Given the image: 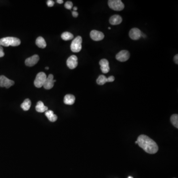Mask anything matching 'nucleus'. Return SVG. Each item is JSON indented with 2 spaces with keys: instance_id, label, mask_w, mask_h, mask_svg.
<instances>
[{
  "instance_id": "f257e3e1",
  "label": "nucleus",
  "mask_w": 178,
  "mask_h": 178,
  "mask_svg": "<svg viewBox=\"0 0 178 178\" xmlns=\"http://www.w3.org/2000/svg\"><path fill=\"white\" fill-rule=\"evenodd\" d=\"M137 141V144L147 153L155 154L158 151V147L156 143L146 135H140Z\"/></svg>"
},
{
  "instance_id": "f03ea898",
  "label": "nucleus",
  "mask_w": 178,
  "mask_h": 178,
  "mask_svg": "<svg viewBox=\"0 0 178 178\" xmlns=\"http://www.w3.org/2000/svg\"><path fill=\"white\" fill-rule=\"evenodd\" d=\"M20 43V40L19 38L16 37H5L0 39V46L4 47H9V46L16 47L19 46Z\"/></svg>"
},
{
  "instance_id": "7ed1b4c3",
  "label": "nucleus",
  "mask_w": 178,
  "mask_h": 178,
  "mask_svg": "<svg viewBox=\"0 0 178 178\" xmlns=\"http://www.w3.org/2000/svg\"><path fill=\"white\" fill-rule=\"evenodd\" d=\"M108 5L110 9L115 11H122L125 7L124 5L120 0H109Z\"/></svg>"
},
{
  "instance_id": "20e7f679",
  "label": "nucleus",
  "mask_w": 178,
  "mask_h": 178,
  "mask_svg": "<svg viewBox=\"0 0 178 178\" xmlns=\"http://www.w3.org/2000/svg\"><path fill=\"white\" fill-rule=\"evenodd\" d=\"M82 38L81 36H77L73 40L71 44V50L74 52H78L82 49Z\"/></svg>"
},
{
  "instance_id": "39448f33",
  "label": "nucleus",
  "mask_w": 178,
  "mask_h": 178,
  "mask_svg": "<svg viewBox=\"0 0 178 178\" xmlns=\"http://www.w3.org/2000/svg\"><path fill=\"white\" fill-rule=\"evenodd\" d=\"M46 74L44 72H39L36 76L35 80L34 81V85L36 87L40 88L43 86L44 82L47 79Z\"/></svg>"
},
{
  "instance_id": "423d86ee",
  "label": "nucleus",
  "mask_w": 178,
  "mask_h": 178,
  "mask_svg": "<svg viewBox=\"0 0 178 178\" xmlns=\"http://www.w3.org/2000/svg\"><path fill=\"white\" fill-rule=\"evenodd\" d=\"M130 58V53L127 50H122L116 55V59L119 62H125Z\"/></svg>"
},
{
  "instance_id": "0eeeda50",
  "label": "nucleus",
  "mask_w": 178,
  "mask_h": 178,
  "mask_svg": "<svg viewBox=\"0 0 178 178\" xmlns=\"http://www.w3.org/2000/svg\"><path fill=\"white\" fill-rule=\"evenodd\" d=\"M15 84V82L10 80L4 75L0 76V87L9 88Z\"/></svg>"
},
{
  "instance_id": "6e6552de",
  "label": "nucleus",
  "mask_w": 178,
  "mask_h": 178,
  "mask_svg": "<svg viewBox=\"0 0 178 178\" xmlns=\"http://www.w3.org/2000/svg\"><path fill=\"white\" fill-rule=\"evenodd\" d=\"M66 64L70 69H73L76 68L78 66L77 57L75 55L70 56L67 60Z\"/></svg>"
},
{
  "instance_id": "1a4fd4ad",
  "label": "nucleus",
  "mask_w": 178,
  "mask_h": 178,
  "mask_svg": "<svg viewBox=\"0 0 178 178\" xmlns=\"http://www.w3.org/2000/svg\"><path fill=\"white\" fill-rule=\"evenodd\" d=\"M90 37L94 41H99L104 39V33L98 30H93L90 32Z\"/></svg>"
},
{
  "instance_id": "9d476101",
  "label": "nucleus",
  "mask_w": 178,
  "mask_h": 178,
  "mask_svg": "<svg viewBox=\"0 0 178 178\" xmlns=\"http://www.w3.org/2000/svg\"><path fill=\"white\" fill-rule=\"evenodd\" d=\"M55 82L56 80L54 79V75L51 74L47 77L46 81L44 84V88L46 90L51 89L54 87V83Z\"/></svg>"
},
{
  "instance_id": "9b49d317",
  "label": "nucleus",
  "mask_w": 178,
  "mask_h": 178,
  "mask_svg": "<svg viewBox=\"0 0 178 178\" xmlns=\"http://www.w3.org/2000/svg\"><path fill=\"white\" fill-rule=\"evenodd\" d=\"M141 30L137 28H134L130 30L129 33L131 39L134 40H139L141 37Z\"/></svg>"
},
{
  "instance_id": "f8f14e48",
  "label": "nucleus",
  "mask_w": 178,
  "mask_h": 178,
  "mask_svg": "<svg viewBox=\"0 0 178 178\" xmlns=\"http://www.w3.org/2000/svg\"><path fill=\"white\" fill-rule=\"evenodd\" d=\"M39 60V56L37 55H35L33 56L28 58L25 60V63L28 66H33L36 64L38 63V61Z\"/></svg>"
},
{
  "instance_id": "ddd939ff",
  "label": "nucleus",
  "mask_w": 178,
  "mask_h": 178,
  "mask_svg": "<svg viewBox=\"0 0 178 178\" xmlns=\"http://www.w3.org/2000/svg\"><path fill=\"white\" fill-rule=\"evenodd\" d=\"M101 69L103 73H108L110 70V67L109 66V62L106 59H101L100 62Z\"/></svg>"
},
{
  "instance_id": "4468645a",
  "label": "nucleus",
  "mask_w": 178,
  "mask_h": 178,
  "mask_svg": "<svg viewBox=\"0 0 178 178\" xmlns=\"http://www.w3.org/2000/svg\"><path fill=\"white\" fill-rule=\"evenodd\" d=\"M122 18L118 15H113L109 19V23L111 25H118L122 22Z\"/></svg>"
},
{
  "instance_id": "2eb2a0df",
  "label": "nucleus",
  "mask_w": 178,
  "mask_h": 178,
  "mask_svg": "<svg viewBox=\"0 0 178 178\" xmlns=\"http://www.w3.org/2000/svg\"><path fill=\"white\" fill-rule=\"evenodd\" d=\"M36 110L38 112L43 113L48 110L47 106H44L43 102L41 101H39L36 106Z\"/></svg>"
},
{
  "instance_id": "dca6fc26",
  "label": "nucleus",
  "mask_w": 178,
  "mask_h": 178,
  "mask_svg": "<svg viewBox=\"0 0 178 178\" xmlns=\"http://www.w3.org/2000/svg\"><path fill=\"white\" fill-rule=\"evenodd\" d=\"M75 98L72 94H66L64 98V103L67 105H72L74 104Z\"/></svg>"
},
{
  "instance_id": "f3484780",
  "label": "nucleus",
  "mask_w": 178,
  "mask_h": 178,
  "mask_svg": "<svg viewBox=\"0 0 178 178\" xmlns=\"http://www.w3.org/2000/svg\"><path fill=\"white\" fill-rule=\"evenodd\" d=\"M45 115L51 122H55L58 119V116L54 114L52 110H47L45 112Z\"/></svg>"
},
{
  "instance_id": "a211bd4d",
  "label": "nucleus",
  "mask_w": 178,
  "mask_h": 178,
  "mask_svg": "<svg viewBox=\"0 0 178 178\" xmlns=\"http://www.w3.org/2000/svg\"><path fill=\"white\" fill-rule=\"evenodd\" d=\"M36 44L38 47L42 48H45L47 46L46 41L42 37H39L37 38L36 40Z\"/></svg>"
},
{
  "instance_id": "6ab92c4d",
  "label": "nucleus",
  "mask_w": 178,
  "mask_h": 178,
  "mask_svg": "<svg viewBox=\"0 0 178 178\" xmlns=\"http://www.w3.org/2000/svg\"><path fill=\"white\" fill-rule=\"evenodd\" d=\"M31 105V102L28 98H27L24 100L23 102L21 105V108L23 109L24 111H27L30 109Z\"/></svg>"
},
{
  "instance_id": "aec40b11",
  "label": "nucleus",
  "mask_w": 178,
  "mask_h": 178,
  "mask_svg": "<svg viewBox=\"0 0 178 178\" xmlns=\"http://www.w3.org/2000/svg\"><path fill=\"white\" fill-rule=\"evenodd\" d=\"M106 82H108V78L103 75H101L99 76L98 78L97 79V84L100 85H103Z\"/></svg>"
},
{
  "instance_id": "412c9836",
  "label": "nucleus",
  "mask_w": 178,
  "mask_h": 178,
  "mask_svg": "<svg viewBox=\"0 0 178 178\" xmlns=\"http://www.w3.org/2000/svg\"><path fill=\"white\" fill-rule=\"evenodd\" d=\"M61 37H62V39L64 41H68V40L72 39L74 38V36L73 34L70 32H65L62 34Z\"/></svg>"
},
{
  "instance_id": "4be33fe9",
  "label": "nucleus",
  "mask_w": 178,
  "mask_h": 178,
  "mask_svg": "<svg viewBox=\"0 0 178 178\" xmlns=\"http://www.w3.org/2000/svg\"><path fill=\"white\" fill-rule=\"evenodd\" d=\"M171 122L173 126L178 128V115L175 114L172 115L171 117Z\"/></svg>"
},
{
  "instance_id": "5701e85b",
  "label": "nucleus",
  "mask_w": 178,
  "mask_h": 178,
  "mask_svg": "<svg viewBox=\"0 0 178 178\" xmlns=\"http://www.w3.org/2000/svg\"><path fill=\"white\" fill-rule=\"evenodd\" d=\"M64 7L67 9H71L73 7V3L70 1L66 2L64 5Z\"/></svg>"
},
{
  "instance_id": "b1692460",
  "label": "nucleus",
  "mask_w": 178,
  "mask_h": 178,
  "mask_svg": "<svg viewBox=\"0 0 178 178\" xmlns=\"http://www.w3.org/2000/svg\"><path fill=\"white\" fill-rule=\"evenodd\" d=\"M47 4L48 7H52L54 6L55 2L53 1H52V0H48V1L47 2Z\"/></svg>"
},
{
  "instance_id": "393cba45",
  "label": "nucleus",
  "mask_w": 178,
  "mask_h": 178,
  "mask_svg": "<svg viewBox=\"0 0 178 178\" xmlns=\"http://www.w3.org/2000/svg\"><path fill=\"white\" fill-rule=\"evenodd\" d=\"M4 49L2 46H0V58L3 57L5 55V53L4 52Z\"/></svg>"
},
{
  "instance_id": "a878e982",
  "label": "nucleus",
  "mask_w": 178,
  "mask_h": 178,
  "mask_svg": "<svg viewBox=\"0 0 178 178\" xmlns=\"http://www.w3.org/2000/svg\"><path fill=\"white\" fill-rule=\"evenodd\" d=\"M108 82H112L115 80V78L113 76H109V78H108Z\"/></svg>"
},
{
  "instance_id": "bb28decb",
  "label": "nucleus",
  "mask_w": 178,
  "mask_h": 178,
  "mask_svg": "<svg viewBox=\"0 0 178 178\" xmlns=\"http://www.w3.org/2000/svg\"><path fill=\"white\" fill-rule=\"evenodd\" d=\"M72 16L74 17H77L78 16V13L76 11H73L72 12Z\"/></svg>"
},
{
  "instance_id": "cd10ccee",
  "label": "nucleus",
  "mask_w": 178,
  "mask_h": 178,
  "mask_svg": "<svg viewBox=\"0 0 178 178\" xmlns=\"http://www.w3.org/2000/svg\"><path fill=\"white\" fill-rule=\"evenodd\" d=\"M174 60L176 64H178V55H176L175 56H174Z\"/></svg>"
},
{
  "instance_id": "c85d7f7f",
  "label": "nucleus",
  "mask_w": 178,
  "mask_h": 178,
  "mask_svg": "<svg viewBox=\"0 0 178 178\" xmlns=\"http://www.w3.org/2000/svg\"><path fill=\"white\" fill-rule=\"evenodd\" d=\"M56 2L59 4H62L63 3V0H57Z\"/></svg>"
},
{
  "instance_id": "c756f323",
  "label": "nucleus",
  "mask_w": 178,
  "mask_h": 178,
  "mask_svg": "<svg viewBox=\"0 0 178 178\" xmlns=\"http://www.w3.org/2000/svg\"><path fill=\"white\" fill-rule=\"evenodd\" d=\"M73 10H74V11H77V7H74Z\"/></svg>"
},
{
  "instance_id": "7c9ffc66",
  "label": "nucleus",
  "mask_w": 178,
  "mask_h": 178,
  "mask_svg": "<svg viewBox=\"0 0 178 178\" xmlns=\"http://www.w3.org/2000/svg\"><path fill=\"white\" fill-rule=\"evenodd\" d=\"M46 69L47 70L48 69H49V67H46Z\"/></svg>"
},
{
  "instance_id": "2f4dec72",
  "label": "nucleus",
  "mask_w": 178,
  "mask_h": 178,
  "mask_svg": "<svg viewBox=\"0 0 178 178\" xmlns=\"http://www.w3.org/2000/svg\"><path fill=\"white\" fill-rule=\"evenodd\" d=\"M128 178H133L132 177H131V176H129Z\"/></svg>"
},
{
  "instance_id": "473e14b6",
  "label": "nucleus",
  "mask_w": 178,
  "mask_h": 178,
  "mask_svg": "<svg viewBox=\"0 0 178 178\" xmlns=\"http://www.w3.org/2000/svg\"><path fill=\"white\" fill-rule=\"evenodd\" d=\"M135 143H136V144H137V141H136V142H135Z\"/></svg>"
},
{
  "instance_id": "72a5a7b5",
  "label": "nucleus",
  "mask_w": 178,
  "mask_h": 178,
  "mask_svg": "<svg viewBox=\"0 0 178 178\" xmlns=\"http://www.w3.org/2000/svg\"><path fill=\"white\" fill-rule=\"evenodd\" d=\"M108 29H111V28H110V27H109V28H108Z\"/></svg>"
}]
</instances>
